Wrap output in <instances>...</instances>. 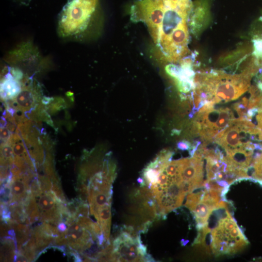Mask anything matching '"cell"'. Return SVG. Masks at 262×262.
Returning <instances> with one entry per match:
<instances>
[{"instance_id":"6da1fadb","label":"cell","mask_w":262,"mask_h":262,"mask_svg":"<svg viewBox=\"0 0 262 262\" xmlns=\"http://www.w3.org/2000/svg\"><path fill=\"white\" fill-rule=\"evenodd\" d=\"M254 74L250 66L240 74L230 75L215 69L200 72L195 77V92L202 100L213 104L230 101L238 98L247 90Z\"/></svg>"},{"instance_id":"7a4b0ae2","label":"cell","mask_w":262,"mask_h":262,"mask_svg":"<svg viewBox=\"0 0 262 262\" xmlns=\"http://www.w3.org/2000/svg\"><path fill=\"white\" fill-rule=\"evenodd\" d=\"M189 31L187 19L165 9L157 45L165 60L180 61L189 52Z\"/></svg>"},{"instance_id":"3957f363","label":"cell","mask_w":262,"mask_h":262,"mask_svg":"<svg viewBox=\"0 0 262 262\" xmlns=\"http://www.w3.org/2000/svg\"><path fill=\"white\" fill-rule=\"evenodd\" d=\"M99 0H70L60 14L57 31L60 36L72 41H82L90 30Z\"/></svg>"},{"instance_id":"277c9868","label":"cell","mask_w":262,"mask_h":262,"mask_svg":"<svg viewBox=\"0 0 262 262\" xmlns=\"http://www.w3.org/2000/svg\"><path fill=\"white\" fill-rule=\"evenodd\" d=\"M211 231V250L215 256L233 254L245 248L248 241L232 215L220 219Z\"/></svg>"},{"instance_id":"5b68a950","label":"cell","mask_w":262,"mask_h":262,"mask_svg":"<svg viewBox=\"0 0 262 262\" xmlns=\"http://www.w3.org/2000/svg\"><path fill=\"white\" fill-rule=\"evenodd\" d=\"M120 232L113 242L112 262H153L154 259L147 253L140 236L131 226Z\"/></svg>"},{"instance_id":"8992f818","label":"cell","mask_w":262,"mask_h":262,"mask_svg":"<svg viewBox=\"0 0 262 262\" xmlns=\"http://www.w3.org/2000/svg\"><path fill=\"white\" fill-rule=\"evenodd\" d=\"M165 11L163 0H136L131 7V19L145 23L156 44Z\"/></svg>"},{"instance_id":"52a82bcc","label":"cell","mask_w":262,"mask_h":262,"mask_svg":"<svg viewBox=\"0 0 262 262\" xmlns=\"http://www.w3.org/2000/svg\"><path fill=\"white\" fill-rule=\"evenodd\" d=\"M209 0H196L193 2L187 23L191 32L197 35L208 22L210 16Z\"/></svg>"},{"instance_id":"ba28073f","label":"cell","mask_w":262,"mask_h":262,"mask_svg":"<svg viewBox=\"0 0 262 262\" xmlns=\"http://www.w3.org/2000/svg\"><path fill=\"white\" fill-rule=\"evenodd\" d=\"M214 208L213 206L201 198L190 210L194 214L198 230L206 225L208 218Z\"/></svg>"},{"instance_id":"9c48e42d","label":"cell","mask_w":262,"mask_h":262,"mask_svg":"<svg viewBox=\"0 0 262 262\" xmlns=\"http://www.w3.org/2000/svg\"><path fill=\"white\" fill-rule=\"evenodd\" d=\"M20 179L15 177L12 178L10 182L11 201L10 204L14 202L23 203L31 193L30 191L27 189L24 182Z\"/></svg>"},{"instance_id":"30bf717a","label":"cell","mask_w":262,"mask_h":262,"mask_svg":"<svg viewBox=\"0 0 262 262\" xmlns=\"http://www.w3.org/2000/svg\"><path fill=\"white\" fill-rule=\"evenodd\" d=\"M31 231L34 237L36 250L38 253V258L45 249L50 245H54L55 237L44 232L40 225L31 229Z\"/></svg>"},{"instance_id":"8fae6325","label":"cell","mask_w":262,"mask_h":262,"mask_svg":"<svg viewBox=\"0 0 262 262\" xmlns=\"http://www.w3.org/2000/svg\"><path fill=\"white\" fill-rule=\"evenodd\" d=\"M165 9L175 11L188 19L192 8L191 0H163Z\"/></svg>"},{"instance_id":"7c38bea8","label":"cell","mask_w":262,"mask_h":262,"mask_svg":"<svg viewBox=\"0 0 262 262\" xmlns=\"http://www.w3.org/2000/svg\"><path fill=\"white\" fill-rule=\"evenodd\" d=\"M247 175L254 181L259 182L262 185V150L254 153L253 162L248 169Z\"/></svg>"},{"instance_id":"4fadbf2b","label":"cell","mask_w":262,"mask_h":262,"mask_svg":"<svg viewBox=\"0 0 262 262\" xmlns=\"http://www.w3.org/2000/svg\"><path fill=\"white\" fill-rule=\"evenodd\" d=\"M22 203L31 224L39 220L40 210L36 202L35 197L31 193Z\"/></svg>"},{"instance_id":"5bb4252c","label":"cell","mask_w":262,"mask_h":262,"mask_svg":"<svg viewBox=\"0 0 262 262\" xmlns=\"http://www.w3.org/2000/svg\"><path fill=\"white\" fill-rule=\"evenodd\" d=\"M14 229L15 232L18 252L30 239L31 229H30L29 225L21 223H17Z\"/></svg>"},{"instance_id":"9a60e30c","label":"cell","mask_w":262,"mask_h":262,"mask_svg":"<svg viewBox=\"0 0 262 262\" xmlns=\"http://www.w3.org/2000/svg\"><path fill=\"white\" fill-rule=\"evenodd\" d=\"M11 218L17 223H25L28 218L22 203L14 202L9 205Z\"/></svg>"},{"instance_id":"2e32d148","label":"cell","mask_w":262,"mask_h":262,"mask_svg":"<svg viewBox=\"0 0 262 262\" xmlns=\"http://www.w3.org/2000/svg\"><path fill=\"white\" fill-rule=\"evenodd\" d=\"M52 186L51 188L52 192L55 195L57 200L64 204L67 202L63 192L60 182H52Z\"/></svg>"},{"instance_id":"e0dca14e","label":"cell","mask_w":262,"mask_h":262,"mask_svg":"<svg viewBox=\"0 0 262 262\" xmlns=\"http://www.w3.org/2000/svg\"><path fill=\"white\" fill-rule=\"evenodd\" d=\"M37 178L43 193H47L51 190L52 182L50 179L46 176L39 174L37 175Z\"/></svg>"},{"instance_id":"ac0fdd59","label":"cell","mask_w":262,"mask_h":262,"mask_svg":"<svg viewBox=\"0 0 262 262\" xmlns=\"http://www.w3.org/2000/svg\"><path fill=\"white\" fill-rule=\"evenodd\" d=\"M30 188L31 193L35 197L40 196L43 193L38 178L36 177L31 182Z\"/></svg>"},{"instance_id":"d6986e66","label":"cell","mask_w":262,"mask_h":262,"mask_svg":"<svg viewBox=\"0 0 262 262\" xmlns=\"http://www.w3.org/2000/svg\"><path fill=\"white\" fill-rule=\"evenodd\" d=\"M255 47V54L257 57H262V33L261 37H256L254 39Z\"/></svg>"},{"instance_id":"ffe728a7","label":"cell","mask_w":262,"mask_h":262,"mask_svg":"<svg viewBox=\"0 0 262 262\" xmlns=\"http://www.w3.org/2000/svg\"><path fill=\"white\" fill-rule=\"evenodd\" d=\"M253 117H255L256 119L255 126L262 131V111L257 112Z\"/></svg>"},{"instance_id":"44dd1931","label":"cell","mask_w":262,"mask_h":262,"mask_svg":"<svg viewBox=\"0 0 262 262\" xmlns=\"http://www.w3.org/2000/svg\"><path fill=\"white\" fill-rule=\"evenodd\" d=\"M177 147L181 150H186L191 148V145L189 142L183 140L177 143Z\"/></svg>"},{"instance_id":"7402d4cb","label":"cell","mask_w":262,"mask_h":262,"mask_svg":"<svg viewBox=\"0 0 262 262\" xmlns=\"http://www.w3.org/2000/svg\"><path fill=\"white\" fill-rule=\"evenodd\" d=\"M66 223L64 222H61L57 226L59 230L61 232L65 231L66 230Z\"/></svg>"},{"instance_id":"603a6c76","label":"cell","mask_w":262,"mask_h":262,"mask_svg":"<svg viewBox=\"0 0 262 262\" xmlns=\"http://www.w3.org/2000/svg\"><path fill=\"white\" fill-rule=\"evenodd\" d=\"M3 119L2 120V123H3ZM2 126H3V125H4L5 124L4 123H2Z\"/></svg>"}]
</instances>
